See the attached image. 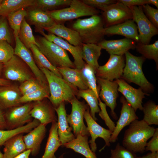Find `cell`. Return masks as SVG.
<instances>
[{
    "label": "cell",
    "mask_w": 158,
    "mask_h": 158,
    "mask_svg": "<svg viewBox=\"0 0 158 158\" xmlns=\"http://www.w3.org/2000/svg\"><path fill=\"white\" fill-rule=\"evenodd\" d=\"M55 111L54 107L50 103L41 100L34 104L30 114L32 118L46 126L50 123L57 121Z\"/></svg>",
    "instance_id": "obj_20"
},
{
    "label": "cell",
    "mask_w": 158,
    "mask_h": 158,
    "mask_svg": "<svg viewBox=\"0 0 158 158\" xmlns=\"http://www.w3.org/2000/svg\"><path fill=\"white\" fill-rule=\"evenodd\" d=\"M62 78L78 90L89 89L81 70L69 67L57 68Z\"/></svg>",
    "instance_id": "obj_26"
},
{
    "label": "cell",
    "mask_w": 158,
    "mask_h": 158,
    "mask_svg": "<svg viewBox=\"0 0 158 158\" xmlns=\"http://www.w3.org/2000/svg\"><path fill=\"white\" fill-rule=\"evenodd\" d=\"M40 124L38 120L34 119L30 122L16 129L4 130L0 129V146L8 140L20 133H28Z\"/></svg>",
    "instance_id": "obj_33"
},
{
    "label": "cell",
    "mask_w": 158,
    "mask_h": 158,
    "mask_svg": "<svg viewBox=\"0 0 158 158\" xmlns=\"http://www.w3.org/2000/svg\"><path fill=\"white\" fill-rule=\"evenodd\" d=\"M155 129L142 120H134L125 131L122 146L135 153H143L147 140L152 136Z\"/></svg>",
    "instance_id": "obj_1"
},
{
    "label": "cell",
    "mask_w": 158,
    "mask_h": 158,
    "mask_svg": "<svg viewBox=\"0 0 158 158\" xmlns=\"http://www.w3.org/2000/svg\"><path fill=\"white\" fill-rule=\"evenodd\" d=\"M135 48L146 59L153 60L155 62L156 69L158 68V40L151 44H143L137 43Z\"/></svg>",
    "instance_id": "obj_35"
},
{
    "label": "cell",
    "mask_w": 158,
    "mask_h": 158,
    "mask_svg": "<svg viewBox=\"0 0 158 158\" xmlns=\"http://www.w3.org/2000/svg\"><path fill=\"white\" fill-rule=\"evenodd\" d=\"M25 64L19 57L14 55L4 64V75L6 80L23 83L32 78Z\"/></svg>",
    "instance_id": "obj_14"
},
{
    "label": "cell",
    "mask_w": 158,
    "mask_h": 158,
    "mask_svg": "<svg viewBox=\"0 0 158 158\" xmlns=\"http://www.w3.org/2000/svg\"><path fill=\"white\" fill-rule=\"evenodd\" d=\"M46 131V126L40 124L23 136L26 150H30L32 155H35L38 153Z\"/></svg>",
    "instance_id": "obj_23"
},
{
    "label": "cell",
    "mask_w": 158,
    "mask_h": 158,
    "mask_svg": "<svg viewBox=\"0 0 158 158\" xmlns=\"http://www.w3.org/2000/svg\"><path fill=\"white\" fill-rule=\"evenodd\" d=\"M15 40L14 54L19 57L27 65L36 79L42 83L48 84L44 74L36 65L29 49L24 45L18 36L15 37Z\"/></svg>",
    "instance_id": "obj_16"
},
{
    "label": "cell",
    "mask_w": 158,
    "mask_h": 158,
    "mask_svg": "<svg viewBox=\"0 0 158 158\" xmlns=\"http://www.w3.org/2000/svg\"><path fill=\"white\" fill-rule=\"evenodd\" d=\"M90 111L89 107L85 111L84 117L87 123L88 130L91 136V139L89 141L90 148L93 152L95 153L97 150L95 143L96 139L99 137L102 138L105 141V145L99 151L101 152L106 147L110 146V140L112 132L103 128L97 123L91 116Z\"/></svg>",
    "instance_id": "obj_12"
},
{
    "label": "cell",
    "mask_w": 158,
    "mask_h": 158,
    "mask_svg": "<svg viewBox=\"0 0 158 158\" xmlns=\"http://www.w3.org/2000/svg\"><path fill=\"white\" fill-rule=\"evenodd\" d=\"M125 65L121 78L140 87L147 93L153 91V85L147 79L142 70V66L146 59L142 56H134L129 51L124 54Z\"/></svg>",
    "instance_id": "obj_4"
},
{
    "label": "cell",
    "mask_w": 158,
    "mask_h": 158,
    "mask_svg": "<svg viewBox=\"0 0 158 158\" xmlns=\"http://www.w3.org/2000/svg\"><path fill=\"white\" fill-rule=\"evenodd\" d=\"M152 138L147 142L145 147V151H150L152 153L158 152V128H156L155 131L151 137Z\"/></svg>",
    "instance_id": "obj_49"
},
{
    "label": "cell",
    "mask_w": 158,
    "mask_h": 158,
    "mask_svg": "<svg viewBox=\"0 0 158 158\" xmlns=\"http://www.w3.org/2000/svg\"><path fill=\"white\" fill-rule=\"evenodd\" d=\"M120 102L122 104L120 115L111 135L110 143L115 142L117 140L118 136L123 128L133 121L139 118L134 109L123 97H121Z\"/></svg>",
    "instance_id": "obj_17"
},
{
    "label": "cell",
    "mask_w": 158,
    "mask_h": 158,
    "mask_svg": "<svg viewBox=\"0 0 158 158\" xmlns=\"http://www.w3.org/2000/svg\"><path fill=\"white\" fill-rule=\"evenodd\" d=\"M136 158H158V152L154 153L149 152L142 156H137Z\"/></svg>",
    "instance_id": "obj_53"
},
{
    "label": "cell",
    "mask_w": 158,
    "mask_h": 158,
    "mask_svg": "<svg viewBox=\"0 0 158 158\" xmlns=\"http://www.w3.org/2000/svg\"><path fill=\"white\" fill-rule=\"evenodd\" d=\"M23 134L16 135L4 144V158H13L26 150L23 139Z\"/></svg>",
    "instance_id": "obj_28"
},
{
    "label": "cell",
    "mask_w": 158,
    "mask_h": 158,
    "mask_svg": "<svg viewBox=\"0 0 158 158\" xmlns=\"http://www.w3.org/2000/svg\"><path fill=\"white\" fill-rule=\"evenodd\" d=\"M143 11L145 15L157 28H158V9L155 8L148 4L142 6Z\"/></svg>",
    "instance_id": "obj_45"
},
{
    "label": "cell",
    "mask_w": 158,
    "mask_h": 158,
    "mask_svg": "<svg viewBox=\"0 0 158 158\" xmlns=\"http://www.w3.org/2000/svg\"><path fill=\"white\" fill-rule=\"evenodd\" d=\"M34 104L29 102L21 106L11 108L5 115L6 127L8 130L22 127L32 120L30 113Z\"/></svg>",
    "instance_id": "obj_10"
},
{
    "label": "cell",
    "mask_w": 158,
    "mask_h": 158,
    "mask_svg": "<svg viewBox=\"0 0 158 158\" xmlns=\"http://www.w3.org/2000/svg\"><path fill=\"white\" fill-rule=\"evenodd\" d=\"M88 136L79 135L73 140L64 145L63 147L72 149L83 155L85 158H97L95 152L89 145Z\"/></svg>",
    "instance_id": "obj_30"
},
{
    "label": "cell",
    "mask_w": 158,
    "mask_h": 158,
    "mask_svg": "<svg viewBox=\"0 0 158 158\" xmlns=\"http://www.w3.org/2000/svg\"><path fill=\"white\" fill-rule=\"evenodd\" d=\"M27 15V11L23 8L9 14L7 16L9 24L13 30L15 37L19 36L22 21Z\"/></svg>",
    "instance_id": "obj_39"
},
{
    "label": "cell",
    "mask_w": 158,
    "mask_h": 158,
    "mask_svg": "<svg viewBox=\"0 0 158 158\" xmlns=\"http://www.w3.org/2000/svg\"><path fill=\"white\" fill-rule=\"evenodd\" d=\"M71 0H37L35 6L45 12L62 9L68 7Z\"/></svg>",
    "instance_id": "obj_36"
},
{
    "label": "cell",
    "mask_w": 158,
    "mask_h": 158,
    "mask_svg": "<svg viewBox=\"0 0 158 158\" xmlns=\"http://www.w3.org/2000/svg\"><path fill=\"white\" fill-rule=\"evenodd\" d=\"M19 37L24 45L28 49L32 44L37 46V44L32 33V29L25 19L23 20L20 27Z\"/></svg>",
    "instance_id": "obj_40"
},
{
    "label": "cell",
    "mask_w": 158,
    "mask_h": 158,
    "mask_svg": "<svg viewBox=\"0 0 158 158\" xmlns=\"http://www.w3.org/2000/svg\"><path fill=\"white\" fill-rule=\"evenodd\" d=\"M99 88V96L111 110V115L115 120L117 119L114 112L118 97V85L116 80L110 81L97 78Z\"/></svg>",
    "instance_id": "obj_13"
},
{
    "label": "cell",
    "mask_w": 158,
    "mask_h": 158,
    "mask_svg": "<svg viewBox=\"0 0 158 158\" xmlns=\"http://www.w3.org/2000/svg\"><path fill=\"white\" fill-rule=\"evenodd\" d=\"M36 0H4L0 4V16L7 17L20 9L35 6Z\"/></svg>",
    "instance_id": "obj_31"
},
{
    "label": "cell",
    "mask_w": 158,
    "mask_h": 158,
    "mask_svg": "<svg viewBox=\"0 0 158 158\" xmlns=\"http://www.w3.org/2000/svg\"><path fill=\"white\" fill-rule=\"evenodd\" d=\"M137 42L133 40L125 38L116 40H103L97 44L110 55H124L130 49L135 48Z\"/></svg>",
    "instance_id": "obj_21"
},
{
    "label": "cell",
    "mask_w": 158,
    "mask_h": 158,
    "mask_svg": "<svg viewBox=\"0 0 158 158\" xmlns=\"http://www.w3.org/2000/svg\"><path fill=\"white\" fill-rule=\"evenodd\" d=\"M102 49L96 44L82 43V44L83 59L93 70L95 74L99 66L98 60L101 55Z\"/></svg>",
    "instance_id": "obj_29"
},
{
    "label": "cell",
    "mask_w": 158,
    "mask_h": 158,
    "mask_svg": "<svg viewBox=\"0 0 158 158\" xmlns=\"http://www.w3.org/2000/svg\"><path fill=\"white\" fill-rule=\"evenodd\" d=\"M52 158H56L55 156V155H54L53 157ZM63 158V155H61L60 157H59V158Z\"/></svg>",
    "instance_id": "obj_59"
},
{
    "label": "cell",
    "mask_w": 158,
    "mask_h": 158,
    "mask_svg": "<svg viewBox=\"0 0 158 158\" xmlns=\"http://www.w3.org/2000/svg\"><path fill=\"white\" fill-rule=\"evenodd\" d=\"M105 28L101 15H96L87 18L77 19L71 28L78 32L83 43L97 44L104 39Z\"/></svg>",
    "instance_id": "obj_3"
},
{
    "label": "cell",
    "mask_w": 158,
    "mask_h": 158,
    "mask_svg": "<svg viewBox=\"0 0 158 158\" xmlns=\"http://www.w3.org/2000/svg\"><path fill=\"white\" fill-rule=\"evenodd\" d=\"M14 49L6 41H0V62H7L14 55Z\"/></svg>",
    "instance_id": "obj_43"
},
{
    "label": "cell",
    "mask_w": 158,
    "mask_h": 158,
    "mask_svg": "<svg viewBox=\"0 0 158 158\" xmlns=\"http://www.w3.org/2000/svg\"><path fill=\"white\" fill-rule=\"evenodd\" d=\"M36 80L32 78L22 83L19 87V88L22 95L31 86Z\"/></svg>",
    "instance_id": "obj_51"
},
{
    "label": "cell",
    "mask_w": 158,
    "mask_h": 158,
    "mask_svg": "<svg viewBox=\"0 0 158 158\" xmlns=\"http://www.w3.org/2000/svg\"><path fill=\"white\" fill-rule=\"evenodd\" d=\"M99 105L100 108V111L99 115L100 117L104 120L105 123L111 131H113L115 125L109 117L106 110V105L101 100L100 98L98 99Z\"/></svg>",
    "instance_id": "obj_47"
},
{
    "label": "cell",
    "mask_w": 158,
    "mask_h": 158,
    "mask_svg": "<svg viewBox=\"0 0 158 158\" xmlns=\"http://www.w3.org/2000/svg\"><path fill=\"white\" fill-rule=\"evenodd\" d=\"M44 153L42 158H52L59 147L61 146L58 132L57 122H52Z\"/></svg>",
    "instance_id": "obj_32"
},
{
    "label": "cell",
    "mask_w": 158,
    "mask_h": 158,
    "mask_svg": "<svg viewBox=\"0 0 158 158\" xmlns=\"http://www.w3.org/2000/svg\"><path fill=\"white\" fill-rule=\"evenodd\" d=\"M31 150H26L13 158H29V156Z\"/></svg>",
    "instance_id": "obj_54"
},
{
    "label": "cell",
    "mask_w": 158,
    "mask_h": 158,
    "mask_svg": "<svg viewBox=\"0 0 158 158\" xmlns=\"http://www.w3.org/2000/svg\"><path fill=\"white\" fill-rule=\"evenodd\" d=\"M22 96L17 86L10 85L0 87V104L4 108L19 105L18 101Z\"/></svg>",
    "instance_id": "obj_25"
},
{
    "label": "cell",
    "mask_w": 158,
    "mask_h": 158,
    "mask_svg": "<svg viewBox=\"0 0 158 158\" xmlns=\"http://www.w3.org/2000/svg\"><path fill=\"white\" fill-rule=\"evenodd\" d=\"M148 4H152L154 5L158 8V0H147Z\"/></svg>",
    "instance_id": "obj_56"
},
{
    "label": "cell",
    "mask_w": 158,
    "mask_h": 158,
    "mask_svg": "<svg viewBox=\"0 0 158 158\" xmlns=\"http://www.w3.org/2000/svg\"><path fill=\"white\" fill-rule=\"evenodd\" d=\"M81 71L89 89L92 90L97 96L99 98V88L97 86V77L93 70L85 63Z\"/></svg>",
    "instance_id": "obj_41"
},
{
    "label": "cell",
    "mask_w": 158,
    "mask_h": 158,
    "mask_svg": "<svg viewBox=\"0 0 158 158\" xmlns=\"http://www.w3.org/2000/svg\"><path fill=\"white\" fill-rule=\"evenodd\" d=\"M0 149L1 146H0V158H4V154L1 152Z\"/></svg>",
    "instance_id": "obj_58"
},
{
    "label": "cell",
    "mask_w": 158,
    "mask_h": 158,
    "mask_svg": "<svg viewBox=\"0 0 158 158\" xmlns=\"http://www.w3.org/2000/svg\"><path fill=\"white\" fill-rule=\"evenodd\" d=\"M4 64L0 62V75L1 74L2 69L4 68Z\"/></svg>",
    "instance_id": "obj_57"
},
{
    "label": "cell",
    "mask_w": 158,
    "mask_h": 158,
    "mask_svg": "<svg viewBox=\"0 0 158 158\" xmlns=\"http://www.w3.org/2000/svg\"><path fill=\"white\" fill-rule=\"evenodd\" d=\"M36 40L39 50L53 66L75 68L66 51L43 36H39Z\"/></svg>",
    "instance_id": "obj_6"
},
{
    "label": "cell",
    "mask_w": 158,
    "mask_h": 158,
    "mask_svg": "<svg viewBox=\"0 0 158 158\" xmlns=\"http://www.w3.org/2000/svg\"><path fill=\"white\" fill-rule=\"evenodd\" d=\"M71 114L67 115L68 122L76 137L80 135L89 136L90 135L87 127L84 122V114L89 107L87 104L79 101L76 97L71 101Z\"/></svg>",
    "instance_id": "obj_7"
},
{
    "label": "cell",
    "mask_w": 158,
    "mask_h": 158,
    "mask_svg": "<svg viewBox=\"0 0 158 158\" xmlns=\"http://www.w3.org/2000/svg\"><path fill=\"white\" fill-rule=\"evenodd\" d=\"M46 12L56 23L64 24L66 21L80 17L98 15L99 11L85 4L82 0H71L67 7Z\"/></svg>",
    "instance_id": "obj_5"
},
{
    "label": "cell",
    "mask_w": 158,
    "mask_h": 158,
    "mask_svg": "<svg viewBox=\"0 0 158 158\" xmlns=\"http://www.w3.org/2000/svg\"><path fill=\"white\" fill-rule=\"evenodd\" d=\"M77 96L83 98L87 102L90 109V114L94 120L97 119L95 114L99 113L100 109L99 107L98 98L92 90L88 89L84 90H79Z\"/></svg>",
    "instance_id": "obj_34"
},
{
    "label": "cell",
    "mask_w": 158,
    "mask_h": 158,
    "mask_svg": "<svg viewBox=\"0 0 158 158\" xmlns=\"http://www.w3.org/2000/svg\"><path fill=\"white\" fill-rule=\"evenodd\" d=\"M3 40L10 44L12 38L6 17L0 16V41Z\"/></svg>",
    "instance_id": "obj_46"
},
{
    "label": "cell",
    "mask_w": 158,
    "mask_h": 158,
    "mask_svg": "<svg viewBox=\"0 0 158 158\" xmlns=\"http://www.w3.org/2000/svg\"><path fill=\"white\" fill-rule=\"evenodd\" d=\"M87 5L103 11L108 6L117 2L115 0H82Z\"/></svg>",
    "instance_id": "obj_48"
},
{
    "label": "cell",
    "mask_w": 158,
    "mask_h": 158,
    "mask_svg": "<svg viewBox=\"0 0 158 158\" xmlns=\"http://www.w3.org/2000/svg\"><path fill=\"white\" fill-rule=\"evenodd\" d=\"M11 85L8 80L0 78V86H5Z\"/></svg>",
    "instance_id": "obj_55"
},
{
    "label": "cell",
    "mask_w": 158,
    "mask_h": 158,
    "mask_svg": "<svg viewBox=\"0 0 158 158\" xmlns=\"http://www.w3.org/2000/svg\"><path fill=\"white\" fill-rule=\"evenodd\" d=\"M39 32L48 40L54 43L69 52L74 59L73 63L75 68L81 70L83 68L85 63L83 59L82 46H73L61 37L53 34L49 33L46 34L43 30Z\"/></svg>",
    "instance_id": "obj_18"
},
{
    "label": "cell",
    "mask_w": 158,
    "mask_h": 158,
    "mask_svg": "<svg viewBox=\"0 0 158 158\" xmlns=\"http://www.w3.org/2000/svg\"><path fill=\"white\" fill-rule=\"evenodd\" d=\"M129 8L132 13V20L136 23L139 32V41L138 43L149 44L152 37L158 34V29L147 18L142 6Z\"/></svg>",
    "instance_id": "obj_8"
},
{
    "label": "cell",
    "mask_w": 158,
    "mask_h": 158,
    "mask_svg": "<svg viewBox=\"0 0 158 158\" xmlns=\"http://www.w3.org/2000/svg\"><path fill=\"white\" fill-rule=\"evenodd\" d=\"M6 127L4 114L2 111L0 109V129L6 128Z\"/></svg>",
    "instance_id": "obj_52"
},
{
    "label": "cell",
    "mask_w": 158,
    "mask_h": 158,
    "mask_svg": "<svg viewBox=\"0 0 158 158\" xmlns=\"http://www.w3.org/2000/svg\"><path fill=\"white\" fill-rule=\"evenodd\" d=\"M44 30L61 37L73 46H82L83 43L78 32L71 28L66 27L64 24L56 23Z\"/></svg>",
    "instance_id": "obj_24"
},
{
    "label": "cell",
    "mask_w": 158,
    "mask_h": 158,
    "mask_svg": "<svg viewBox=\"0 0 158 158\" xmlns=\"http://www.w3.org/2000/svg\"><path fill=\"white\" fill-rule=\"evenodd\" d=\"M142 111L144 114L142 120L147 124L158 125V105L154 102H147L143 106Z\"/></svg>",
    "instance_id": "obj_37"
},
{
    "label": "cell",
    "mask_w": 158,
    "mask_h": 158,
    "mask_svg": "<svg viewBox=\"0 0 158 158\" xmlns=\"http://www.w3.org/2000/svg\"><path fill=\"white\" fill-rule=\"evenodd\" d=\"M54 109L58 116V132L62 147L66 143L73 140L75 137L72 132V129L67 120L65 103H61Z\"/></svg>",
    "instance_id": "obj_19"
},
{
    "label": "cell",
    "mask_w": 158,
    "mask_h": 158,
    "mask_svg": "<svg viewBox=\"0 0 158 158\" xmlns=\"http://www.w3.org/2000/svg\"><path fill=\"white\" fill-rule=\"evenodd\" d=\"M137 25L132 19L105 28V35H119L135 41H139V35Z\"/></svg>",
    "instance_id": "obj_22"
},
{
    "label": "cell",
    "mask_w": 158,
    "mask_h": 158,
    "mask_svg": "<svg viewBox=\"0 0 158 158\" xmlns=\"http://www.w3.org/2000/svg\"><path fill=\"white\" fill-rule=\"evenodd\" d=\"M115 80L118 85V91L123 95L135 111L138 109L142 111L143 99L145 95L148 96L149 94L144 92L140 87L137 89L133 87L122 78Z\"/></svg>",
    "instance_id": "obj_15"
},
{
    "label": "cell",
    "mask_w": 158,
    "mask_h": 158,
    "mask_svg": "<svg viewBox=\"0 0 158 158\" xmlns=\"http://www.w3.org/2000/svg\"><path fill=\"white\" fill-rule=\"evenodd\" d=\"M30 49L32 51L35 61L38 67L44 68L52 72L57 76L62 78L57 68L52 65L35 45L32 44Z\"/></svg>",
    "instance_id": "obj_38"
},
{
    "label": "cell",
    "mask_w": 158,
    "mask_h": 158,
    "mask_svg": "<svg viewBox=\"0 0 158 158\" xmlns=\"http://www.w3.org/2000/svg\"><path fill=\"white\" fill-rule=\"evenodd\" d=\"M111 156L106 158H136L135 153L127 149L118 143L114 149L110 150Z\"/></svg>",
    "instance_id": "obj_44"
},
{
    "label": "cell",
    "mask_w": 158,
    "mask_h": 158,
    "mask_svg": "<svg viewBox=\"0 0 158 158\" xmlns=\"http://www.w3.org/2000/svg\"><path fill=\"white\" fill-rule=\"evenodd\" d=\"M105 28L132 19L133 15L130 8L122 3L117 2L108 6L101 15Z\"/></svg>",
    "instance_id": "obj_11"
},
{
    "label": "cell",
    "mask_w": 158,
    "mask_h": 158,
    "mask_svg": "<svg viewBox=\"0 0 158 158\" xmlns=\"http://www.w3.org/2000/svg\"><path fill=\"white\" fill-rule=\"evenodd\" d=\"M28 16L29 20L35 26L37 32L42 31L56 23L46 12L37 8L30 11Z\"/></svg>",
    "instance_id": "obj_27"
},
{
    "label": "cell",
    "mask_w": 158,
    "mask_h": 158,
    "mask_svg": "<svg viewBox=\"0 0 158 158\" xmlns=\"http://www.w3.org/2000/svg\"><path fill=\"white\" fill-rule=\"evenodd\" d=\"M125 65L124 55H110L107 62L99 67L95 73L96 77L110 81L121 78Z\"/></svg>",
    "instance_id": "obj_9"
},
{
    "label": "cell",
    "mask_w": 158,
    "mask_h": 158,
    "mask_svg": "<svg viewBox=\"0 0 158 158\" xmlns=\"http://www.w3.org/2000/svg\"><path fill=\"white\" fill-rule=\"evenodd\" d=\"M50 93L48 85L30 94L22 95L18 101V103H21L32 101H39L44 99L49 98Z\"/></svg>",
    "instance_id": "obj_42"
},
{
    "label": "cell",
    "mask_w": 158,
    "mask_h": 158,
    "mask_svg": "<svg viewBox=\"0 0 158 158\" xmlns=\"http://www.w3.org/2000/svg\"><path fill=\"white\" fill-rule=\"evenodd\" d=\"M117 1L128 7L134 6H142L148 4L147 0H118Z\"/></svg>",
    "instance_id": "obj_50"
},
{
    "label": "cell",
    "mask_w": 158,
    "mask_h": 158,
    "mask_svg": "<svg viewBox=\"0 0 158 158\" xmlns=\"http://www.w3.org/2000/svg\"><path fill=\"white\" fill-rule=\"evenodd\" d=\"M39 68L47 79L50 93L48 99L55 108L62 102L70 103L77 96L79 90L77 88L49 70L44 68Z\"/></svg>",
    "instance_id": "obj_2"
}]
</instances>
